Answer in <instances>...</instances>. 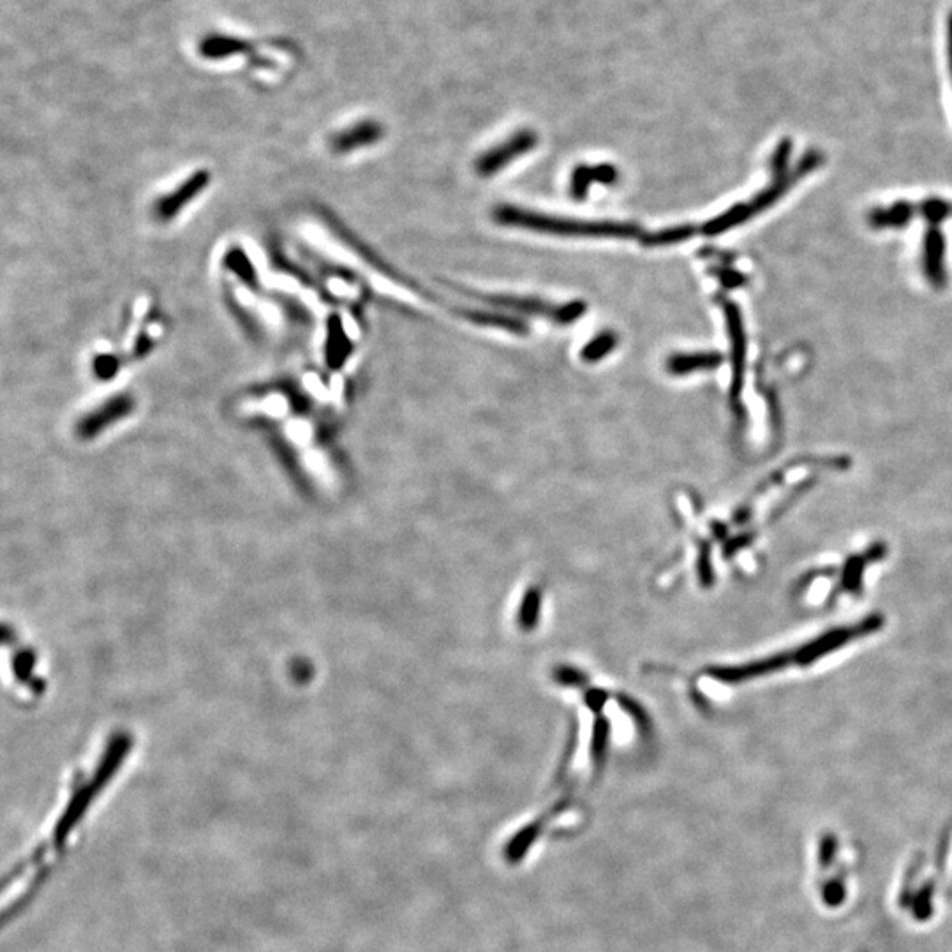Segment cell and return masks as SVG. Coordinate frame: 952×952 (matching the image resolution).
Wrapping results in <instances>:
<instances>
[{"label":"cell","instance_id":"11","mask_svg":"<svg viewBox=\"0 0 952 952\" xmlns=\"http://www.w3.org/2000/svg\"><path fill=\"white\" fill-rule=\"evenodd\" d=\"M693 231H695V228H691V226H674V228H668V229H663L658 233L644 236V244L646 245L677 244V242H683V240L690 238L693 235Z\"/></svg>","mask_w":952,"mask_h":952},{"label":"cell","instance_id":"1","mask_svg":"<svg viewBox=\"0 0 952 952\" xmlns=\"http://www.w3.org/2000/svg\"><path fill=\"white\" fill-rule=\"evenodd\" d=\"M498 222L505 226H517L526 229H534L542 233L563 235V236H594V238H632L641 233L633 224L623 222H592V220H574L543 216L515 207H498L494 212Z\"/></svg>","mask_w":952,"mask_h":952},{"label":"cell","instance_id":"10","mask_svg":"<svg viewBox=\"0 0 952 952\" xmlns=\"http://www.w3.org/2000/svg\"><path fill=\"white\" fill-rule=\"evenodd\" d=\"M616 344H617V337L612 332H601L600 335H596L592 341L587 343L581 355L586 362H598L608 353H612Z\"/></svg>","mask_w":952,"mask_h":952},{"label":"cell","instance_id":"9","mask_svg":"<svg viewBox=\"0 0 952 952\" xmlns=\"http://www.w3.org/2000/svg\"><path fill=\"white\" fill-rule=\"evenodd\" d=\"M202 187V175L198 178H193L189 182H186V186L182 184L177 193L173 195H168L164 196L161 202H159V212L164 216V218H170L173 214H177L180 209H182V200L187 202L191 200Z\"/></svg>","mask_w":952,"mask_h":952},{"label":"cell","instance_id":"4","mask_svg":"<svg viewBox=\"0 0 952 952\" xmlns=\"http://www.w3.org/2000/svg\"><path fill=\"white\" fill-rule=\"evenodd\" d=\"M617 170L612 164L600 166H579L572 173L570 193L575 200H584L592 184H614Z\"/></svg>","mask_w":952,"mask_h":952},{"label":"cell","instance_id":"7","mask_svg":"<svg viewBox=\"0 0 952 952\" xmlns=\"http://www.w3.org/2000/svg\"><path fill=\"white\" fill-rule=\"evenodd\" d=\"M722 364V357L718 353H681L672 355L666 362V368L670 374L684 376L695 370L702 368H715Z\"/></svg>","mask_w":952,"mask_h":952},{"label":"cell","instance_id":"5","mask_svg":"<svg viewBox=\"0 0 952 952\" xmlns=\"http://www.w3.org/2000/svg\"><path fill=\"white\" fill-rule=\"evenodd\" d=\"M252 52L254 48L251 43H247L245 39L231 37V36L211 34L200 43V55L209 61H220V59H228V57L240 55V54L247 55Z\"/></svg>","mask_w":952,"mask_h":952},{"label":"cell","instance_id":"6","mask_svg":"<svg viewBox=\"0 0 952 952\" xmlns=\"http://www.w3.org/2000/svg\"><path fill=\"white\" fill-rule=\"evenodd\" d=\"M383 137V128L374 120H364L357 126L348 128L346 131L335 135L332 147L335 152H352L355 148L370 145Z\"/></svg>","mask_w":952,"mask_h":952},{"label":"cell","instance_id":"3","mask_svg":"<svg viewBox=\"0 0 952 952\" xmlns=\"http://www.w3.org/2000/svg\"><path fill=\"white\" fill-rule=\"evenodd\" d=\"M538 144V137L531 129L517 131L512 138L491 148L476 161V173L482 177H491L509 166L517 157L531 152Z\"/></svg>","mask_w":952,"mask_h":952},{"label":"cell","instance_id":"12","mask_svg":"<svg viewBox=\"0 0 952 952\" xmlns=\"http://www.w3.org/2000/svg\"><path fill=\"white\" fill-rule=\"evenodd\" d=\"M471 319L482 323V325H493V327H503V328H509L512 332H524L526 330V325L517 319V318H509V316H500V314H487V312H469Z\"/></svg>","mask_w":952,"mask_h":952},{"label":"cell","instance_id":"8","mask_svg":"<svg viewBox=\"0 0 952 952\" xmlns=\"http://www.w3.org/2000/svg\"><path fill=\"white\" fill-rule=\"evenodd\" d=\"M727 323H729V332H731V339H733V388L737 392L739 386H741V370H742V357H744V335H742L741 318H739V314H737V310L733 305H727Z\"/></svg>","mask_w":952,"mask_h":952},{"label":"cell","instance_id":"2","mask_svg":"<svg viewBox=\"0 0 952 952\" xmlns=\"http://www.w3.org/2000/svg\"><path fill=\"white\" fill-rule=\"evenodd\" d=\"M482 298L489 300L491 303L512 309V310L522 312V314L547 316L549 319H554V321H558L561 325L574 323V321L581 319V316L586 312V303L584 302H572V303H567V305H551V303H545V302L534 300V298L503 296V294H493V296H485L484 294Z\"/></svg>","mask_w":952,"mask_h":952}]
</instances>
